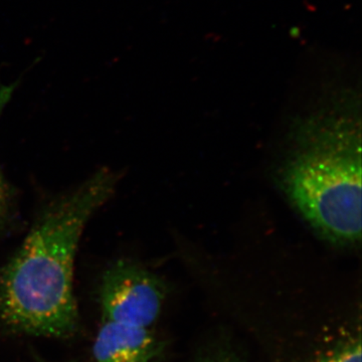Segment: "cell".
I'll return each mask as SVG.
<instances>
[{"label": "cell", "instance_id": "obj_1", "mask_svg": "<svg viewBox=\"0 0 362 362\" xmlns=\"http://www.w3.org/2000/svg\"><path fill=\"white\" fill-rule=\"evenodd\" d=\"M103 168L45 204L18 251L0 268V321L20 334L68 338L80 322L74 268L86 225L115 192Z\"/></svg>", "mask_w": 362, "mask_h": 362}, {"label": "cell", "instance_id": "obj_2", "mask_svg": "<svg viewBox=\"0 0 362 362\" xmlns=\"http://www.w3.org/2000/svg\"><path fill=\"white\" fill-rule=\"evenodd\" d=\"M283 192L321 239L361 240V110L343 93L294 123L279 171Z\"/></svg>", "mask_w": 362, "mask_h": 362}, {"label": "cell", "instance_id": "obj_3", "mask_svg": "<svg viewBox=\"0 0 362 362\" xmlns=\"http://www.w3.org/2000/svg\"><path fill=\"white\" fill-rule=\"evenodd\" d=\"M165 297V285L156 274L135 262L119 259L107 268L100 283L102 321L151 329Z\"/></svg>", "mask_w": 362, "mask_h": 362}, {"label": "cell", "instance_id": "obj_4", "mask_svg": "<svg viewBox=\"0 0 362 362\" xmlns=\"http://www.w3.org/2000/svg\"><path fill=\"white\" fill-rule=\"evenodd\" d=\"M160 349L151 329L102 321L93 356L96 362H156Z\"/></svg>", "mask_w": 362, "mask_h": 362}, {"label": "cell", "instance_id": "obj_5", "mask_svg": "<svg viewBox=\"0 0 362 362\" xmlns=\"http://www.w3.org/2000/svg\"><path fill=\"white\" fill-rule=\"evenodd\" d=\"M13 87L0 90V116L13 94ZM16 192L0 168V235L6 233L16 218Z\"/></svg>", "mask_w": 362, "mask_h": 362}, {"label": "cell", "instance_id": "obj_6", "mask_svg": "<svg viewBox=\"0 0 362 362\" xmlns=\"http://www.w3.org/2000/svg\"><path fill=\"white\" fill-rule=\"evenodd\" d=\"M316 362H361V337L340 343Z\"/></svg>", "mask_w": 362, "mask_h": 362}, {"label": "cell", "instance_id": "obj_7", "mask_svg": "<svg viewBox=\"0 0 362 362\" xmlns=\"http://www.w3.org/2000/svg\"><path fill=\"white\" fill-rule=\"evenodd\" d=\"M194 362H242V361L232 350L214 349L197 357Z\"/></svg>", "mask_w": 362, "mask_h": 362}]
</instances>
